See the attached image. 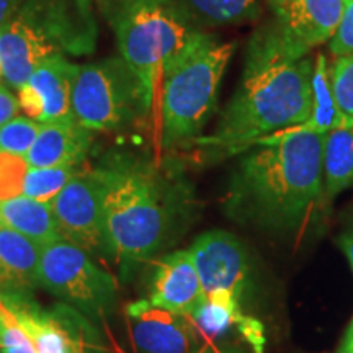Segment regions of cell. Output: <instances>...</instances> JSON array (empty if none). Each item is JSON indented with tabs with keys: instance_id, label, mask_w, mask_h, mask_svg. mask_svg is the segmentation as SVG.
<instances>
[{
	"instance_id": "6da1fadb",
	"label": "cell",
	"mask_w": 353,
	"mask_h": 353,
	"mask_svg": "<svg viewBox=\"0 0 353 353\" xmlns=\"http://www.w3.org/2000/svg\"><path fill=\"white\" fill-rule=\"evenodd\" d=\"M312 65L307 51L291 41L276 20L259 28L247 44L242 79L218 125L195 143L203 156H231L304 125L311 113Z\"/></svg>"
},
{
	"instance_id": "7a4b0ae2",
	"label": "cell",
	"mask_w": 353,
	"mask_h": 353,
	"mask_svg": "<svg viewBox=\"0 0 353 353\" xmlns=\"http://www.w3.org/2000/svg\"><path fill=\"white\" fill-rule=\"evenodd\" d=\"M105 179L107 257L130 272L175 241L195 211V190L174 161L117 152Z\"/></svg>"
},
{
	"instance_id": "3957f363",
	"label": "cell",
	"mask_w": 353,
	"mask_h": 353,
	"mask_svg": "<svg viewBox=\"0 0 353 353\" xmlns=\"http://www.w3.org/2000/svg\"><path fill=\"white\" fill-rule=\"evenodd\" d=\"M322 143L321 132L294 128L245 149L229 180L224 213L259 231H299L324 200Z\"/></svg>"
},
{
	"instance_id": "277c9868",
	"label": "cell",
	"mask_w": 353,
	"mask_h": 353,
	"mask_svg": "<svg viewBox=\"0 0 353 353\" xmlns=\"http://www.w3.org/2000/svg\"><path fill=\"white\" fill-rule=\"evenodd\" d=\"M97 23L90 0H25L0 30V64L12 87L28 83L41 61L90 54Z\"/></svg>"
},
{
	"instance_id": "5b68a950",
	"label": "cell",
	"mask_w": 353,
	"mask_h": 353,
	"mask_svg": "<svg viewBox=\"0 0 353 353\" xmlns=\"http://www.w3.org/2000/svg\"><path fill=\"white\" fill-rule=\"evenodd\" d=\"M234 43L200 32L165 65L159 83V136L165 149L195 144L218 107Z\"/></svg>"
},
{
	"instance_id": "8992f818",
	"label": "cell",
	"mask_w": 353,
	"mask_h": 353,
	"mask_svg": "<svg viewBox=\"0 0 353 353\" xmlns=\"http://www.w3.org/2000/svg\"><path fill=\"white\" fill-rule=\"evenodd\" d=\"M120 54L156 97L162 72L203 30L176 0H99Z\"/></svg>"
},
{
	"instance_id": "52a82bcc",
	"label": "cell",
	"mask_w": 353,
	"mask_h": 353,
	"mask_svg": "<svg viewBox=\"0 0 353 353\" xmlns=\"http://www.w3.org/2000/svg\"><path fill=\"white\" fill-rule=\"evenodd\" d=\"M156 97L123 57L81 65L72 87V112L90 131H118L143 120Z\"/></svg>"
},
{
	"instance_id": "ba28073f",
	"label": "cell",
	"mask_w": 353,
	"mask_h": 353,
	"mask_svg": "<svg viewBox=\"0 0 353 353\" xmlns=\"http://www.w3.org/2000/svg\"><path fill=\"white\" fill-rule=\"evenodd\" d=\"M38 286L85 317L101 319L117 303V280L92 255L65 241L41 249Z\"/></svg>"
},
{
	"instance_id": "9c48e42d",
	"label": "cell",
	"mask_w": 353,
	"mask_h": 353,
	"mask_svg": "<svg viewBox=\"0 0 353 353\" xmlns=\"http://www.w3.org/2000/svg\"><path fill=\"white\" fill-rule=\"evenodd\" d=\"M61 239L90 255H107L105 179L100 165L79 169L51 201Z\"/></svg>"
},
{
	"instance_id": "30bf717a",
	"label": "cell",
	"mask_w": 353,
	"mask_h": 353,
	"mask_svg": "<svg viewBox=\"0 0 353 353\" xmlns=\"http://www.w3.org/2000/svg\"><path fill=\"white\" fill-rule=\"evenodd\" d=\"M32 337L37 353H99V339L90 322L74 307L43 309L34 298L0 299Z\"/></svg>"
},
{
	"instance_id": "8fae6325",
	"label": "cell",
	"mask_w": 353,
	"mask_h": 353,
	"mask_svg": "<svg viewBox=\"0 0 353 353\" xmlns=\"http://www.w3.org/2000/svg\"><path fill=\"white\" fill-rule=\"evenodd\" d=\"M203 293L229 291L242 303L252 285L249 252L239 237L224 229L200 234L188 249Z\"/></svg>"
},
{
	"instance_id": "7c38bea8",
	"label": "cell",
	"mask_w": 353,
	"mask_h": 353,
	"mask_svg": "<svg viewBox=\"0 0 353 353\" xmlns=\"http://www.w3.org/2000/svg\"><path fill=\"white\" fill-rule=\"evenodd\" d=\"M136 353H190L195 327L188 317L154 307L141 299L126 307Z\"/></svg>"
},
{
	"instance_id": "4fadbf2b",
	"label": "cell",
	"mask_w": 353,
	"mask_h": 353,
	"mask_svg": "<svg viewBox=\"0 0 353 353\" xmlns=\"http://www.w3.org/2000/svg\"><path fill=\"white\" fill-rule=\"evenodd\" d=\"M201 298L200 276L188 250H175L159 260L148 293L154 307L190 317Z\"/></svg>"
},
{
	"instance_id": "5bb4252c",
	"label": "cell",
	"mask_w": 353,
	"mask_h": 353,
	"mask_svg": "<svg viewBox=\"0 0 353 353\" xmlns=\"http://www.w3.org/2000/svg\"><path fill=\"white\" fill-rule=\"evenodd\" d=\"M343 6L345 0H286L275 20L291 41L309 52L332 38Z\"/></svg>"
},
{
	"instance_id": "9a60e30c",
	"label": "cell",
	"mask_w": 353,
	"mask_h": 353,
	"mask_svg": "<svg viewBox=\"0 0 353 353\" xmlns=\"http://www.w3.org/2000/svg\"><path fill=\"white\" fill-rule=\"evenodd\" d=\"M41 247L0 223V299L33 298Z\"/></svg>"
},
{
	"instance_id": "2e32d148",
	"label": "cell",
	"mask_w": 353,
	"mask_h": 353,
	"mask_svg": "<svg viewBox=\"0 0 353 353\" xmlns=\"http://www.w3.org/2000/svg\"><path fill=\"white\" fill-rule=\"evenodd\" d=\"M92 132L76 118L41 123V130L26 154V161L30 167H81L92 148Z\"/></svg>"
},
{
	"instance_id": "e0dca14e",
	"label": "cell",
	"mask_w": 353,
	"mask_h": 353,
	"mask_svg": "<svg viewBox=\"0 0 353 353\" xmlns=\"http://www.w3.org/2000/svg\"><path fill=\"white\" fill-rule=\"evenodd\" d=\"M79 65L64 56L48 57L34 68L28 83L41 95L44 113L39 123L72 120V87Z\"/></svg>"
},
{
	"instance_id": "ac0fdd59",
	"label": "cell",
	"mask_w": 353,
	"mask_h": 353,
	"mask_svg": "<svg viewBox=\"0 0 353 353\" xmlns=\"http://www.w3.org/2000/svg\"><path fill=\"white\" fill-rule=\"evenodd\" d=\"M0 223L25 236L38 247L61 241L51 203L20 195L0 203Z\"/></svg>"
},
{
	"instance_id": "d6986e66",
	"label": "cell",
	"mask_w": 353,
	"mask_h": 353,
	"mask_svg": "<svg viewBox=\"0 0 353 353\" xmlns=\"http://www.w3.org/2000/svg\"><path fill=\"white\" fill-rule=\"evenodd\" d=\"M353 188V121L334 128L322 143V192L332 200Z\"/></svg>"
},
{
	"instance_id": "ffe728a7",
	"label": "cell",
	"mask_w": 353,
	"mask_h": 353,
	"mask_svg": "<svg viewBox=\"0 0 353 353\" xmlns=\"http://www.w3.org/2000/svg\"><path fill=\"white\" fill-rule=\"evenodd\" d=\"M345 121V117L335 100L330 63L324 54H317L311 74V113L307 121L299 128L327 134Z\"/></svg>"
},
{
	"instance_id": "44dd1931",
	"label": "cell",
	"mask_w": 353,
	"mask_h": 353,
	"mask_svg": "<svg viewBox=\"0 0 353 353\" xmlns=\"http://www.w3.org/2000/svg\"><path fill=\"white\" fill-rule=\"evenodd\" d=\"M242 303L229 291L203 293L201 301L190 314L192 324L205 337L216 339L228 334L242 317Z\"/></svg>"
},
{
	"instance_id": "7402d4cb",
	"label": "cell",
	"mask_w": 353,
	"mask_h": 353,
	"mask_svg": "<svg viewBox=\"0 0 353 353\" xmlns=\"http://www.w3.org/2000/svg\"><path fill=\"white\" fill-rule=\"evenodd\" d=\"M200 28L254 21L260 17L259 0H176Z\"/></svg>"
},
{
	"instance_id": "603a6c76",
	"label": "cell",
	"mask_w": 353,
	"mask_h": 353,
	"mask_svg": "<svg viewBox=\"0 0 353 353\" xmlns=\"http://www.w3.org/2000/svg\"><path fill=\"white\" fill-rule=\"evenodd\" d=\"M77 170L79 167L74 165L30 167L23 185V195L43 203H51L77 174Z\"/></svg>"
},
{
	"instance_id": "cb8c5ba5",
	"label": "cell",
	"mask_w": 353,
	"mask_h": 353,
	"mask_svg": "<svg viewBox=\"0 0 353 353\" xmlns=\"http://www.w3.org/2000/svg\"><path fill=\"white\" fill-rule=\"evenodd\" d=\"M41 123L28 117H15L0 126V151L26 157L38 138Z\"/></svg>"
},
{
	"instance_id": "d4e9b609",
	"label": "cell",
	"mask_w": 353,
	"mask_h": 353,
	"mask_svg": "<svg viewBox=\"0 0 353 353\" xmlns=\"http://www.w3.org/2000/svg\"><path fill=\"white\" fill-rule=\"evenodd\" d=\"M30 164L19 154L0 151V203L23 195Z\"/></svg>"
},
{
	"instance_id": "484cf974",
	"label": "cell",
	"mask_w": 353,
	"mask_h": 353,
	"mask_svg": "<svg viewBox=\"0 0 353 353\" xmlns=\"http://www.w3.org/2000/svg\"><path fill=\"white\" fill-rule=\"evenodd\" d=\"M330 77L339 108L347 121H353V56L334 57Z\"/></svg>"
},
{
	"instance_id": "4316f807",
	"label": "cell",
	"mask_w": 353,
	"mask_h": 353,
	"mask_svg": "<svg viewBox=\"0 0 353 353\" xmlns=\"http://www.w3.org/2000/svg\"><path fill=\"white\" fill-rule=\"evenodd\" d=\"M0 353H37L32 337L3 304H0Z\"/></svg>"
},
{
	"instance_id": "83f0119b",
	"label": "cell",
	"mask_w": 353,
	"mask_h": 353,
	"mask_svg": "<svg viewBox=\"0 0 353 353\" xmlns=\"http://www.w3.org/2000/svg\"><path fill=\"white\" fill-rule=\"evenodd\" d=\"M329 51L334 57L353 56V0H345L342 19L329 39Z\"/></svg>"
},
{
	"instance_id": "f1b7e54d",
	"label": "cell",
	"mask_w": 353,
	"mask_h": 353,
	"mask_svg": "<svg viewBox=\"0 0 353 353\" xmlns=\"http://www.w3.org/2000/svg\"><path fill=\"white\" fill-rule=\"evenodd\" d=\"M237 332H239L244 341L249 342L250 348L254 353H263L265 350V334H263V324L259 319L252 316H244L239 319L236 325Z\"/></svg>"
},
{
	"instance_id": "f546056e",
	"label": "cell",
	"mask_w": 353,
	"mask_h": 353,
	"mask_svg": "<svg viewBox=\"0 0 353 353\" xmlns=\"http://www.w3.org/2000/svg\"><path fill=\"white\" fill-rule=\"evenodd\" d=\"M19 105L26 117L32 118V120L41 121L44 113L43 99L30 83H25L23 87L19 88Z\"/></svg>"
},
{
	"instance_id": "4dcf8cb0",
	"label": "cell",
	"mask_w": 353,
	"mask_h": 353,
	"mask_svg": "<svg viewBox=\"0 0 353 353\" xmlns=\"http://www.w3.org/2000/svg\"><path fill=\"white\" fill-rule=\"evenodd\" d=\"M19 99L10 94L6 87H0V126L13 120L19 114Z\"/></svg>"
},
{
	"instance_id": "1f68e13d",
	"label": "cell",
	"mask_w": 353,
	"mask_h": 353,
	"mask_svg": "<svg viewBox=\"0 0 353 353\" xmlns=\"http://www.w3.org/2000/svg\"><path fill=\"white\" fill-rule=\"evenodd\" d=\"M339 245H341L342 252L345 254L348 263H350L353 270V223L341 234V237H339Z\"/></svg>"
},
{
	"instance_id": "d6a6232c",
	"label": "cell",
	"mask_w": 353,
	"mask_h": 353,
	"mask_svg": "<svg viewBox=\"0 0 353 353\" xmlns=\"http://www.w3.org/2000/svg\"><path fill=\"white\" fill-rule=\"evenodd\" d=\"M21 0H0V30L10 20V17L20 7Z\"/></svg>"
},
{
	"instance_id": "836d02e7",
	"label": "cell",
	"mask_w": 353,
	"mask_h": 353,
	"mask_svg": "<svg viewBox=\"0 0 353 353\" xmlns=\"http://www.w3.org/2000/svg\"><path fill=\"white\" fill-rule=\"evenodd\" d=\"M339 353H353V319L350 324H348V329L345 330V335H343V341L341 348H339Z\"/></svg>"
},
{
	"instance_id": "e575fe53",
	"label": "cell",
	"mask_w": 353,
	"mask_h": 353,
	"mask_svg": "<svg viewBox=\"0 0 353 353\" xmlns=\"http://www.w3.org/2000/svg\"><path fill=\"white\" fill-rule=\"evenodd\" d=\"M200 353H241L237 350H234V348H229V347H218V345H208L205 347Z\"/></svg>"
},
{
	"instance_id": "d590c367",
	"label": "cell",
	"mask_w": 353,
	"mask_h": 353,
	"mask_svg": "<svg viewBox=\"0 0 353 353\" xmlns=\"http://www.w3.org/2000/svg\"><path fill=\"white\" fill-rule=\"evenodd\" d=\"M285 2H286V0H268V3H270V7L273 8V12H275V13L285 6Z\"/></svg>"
},
{
	"instance_id": "8d00e7d4",
	"label": "cell",
	"mask_w": 353,
	"mask_h": 353,
	"mask_svg": "<svg viewBox=\"0 0 353 353\" xmlns=\"http://www.w3.org/2000/svg\"><path fill=\"white\" fill-rule=\"evenodd\" d=\"M2 76H3V72H2V64H0V79H2Z\"/></svg>"
}]
</instances>
